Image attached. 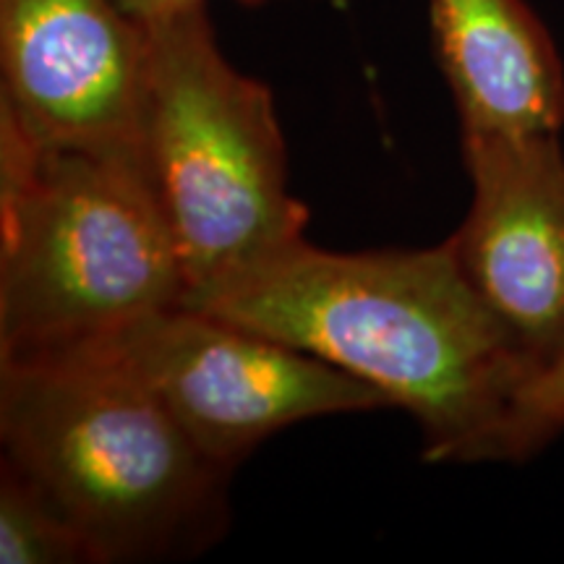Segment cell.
Instances as JSON below:
<instances>
[{
	"label": "cell",
	"mask_w": 564,
	"mask_h": 564,
	"mask_svg": "<svg viewBox=\"0 0 564 564\" xmlns=\"http://www.w3.org/2000/svg\"><path fill=\"white\" fill-rule=\"evenodd\" d=\"M436 61L463 133L533 137L564 126V66L525 0H426Z\"/></svg>",
	"instance_id": "cell-8"
},
{
	"label": "cell",
	"mask_w": 564,
	"mask_h": 564,
	"mask_svg": "<svg viewBox=\"0 0 564 564\" xmlns=\"http://www.w3.org/2000/svg\"><path fill=\"white\" fill-rule=\"evenodd\" d=\"M186 293L139 154L42 147L0 112V358L105 343Z\"/></svg>",
	"instance_id": "cell-3"
},
{
	"label": "cell",
	"mask_w": 564,
	"mask_h": 564,
	"mask_svg": "<svg viewBox=\"0 0 564 564\" xmlns=\"http://www.w3.org/2000/svg\"><path fill=\"white\" fill-rule=\"evenodd\" d=\"M147 24L152 91L141 162L192 303L306 241L308 212L288 192L272 89L225 58L207 3Z\"/></svg>",
	"instance_id": "cell-4"
},
{
	"label": "cell",
	"mask_w": 564,
	"mask_h": 564,
	"mask_svg": "<svg viewBox=\"0 0 564 564\" xmlns=\"http://www.w3.org/2000/svg\"><path fill=\"white\" fill-rule=\"evenodd\" d=\"M0 562L91 564V549L66 512L17 465L0 468Z\"/></svg>",
	"instance_id": "cell-9"
},
{
	"label": "cell",
	"mask_w": 564,
	"mask_h": 564,
	"mask_svg": "<svg viewBox=\"0 0 564 564\" xmlns=\"http://www.w3.org/2000/svg\"><path fill=\"white\" fill-rule=\"evenodd\" d=\"M105 343L225 474L293 423L390 405L322 358L188 306L147 316Z\"/></svg>",
	"instance_id": "cell-5"
},
{
	"label": "cell",
	"mask_w": 564,
	"mask_h": 564,
	"mask_svg": "<svg viewBox=\"0 0 564 564\" xmlns=\"http://www.w3.org/2000/svg\"><path fill=\"white\" fill-rule=\"evenodd\" d=\"M123 9L131 11L133 17L141 21H158L178 13L183 9H194V6H204L207 0H121ZM236 3L249 6V9H259V6H270L274 0H236Z\"/></svg>",
	"instance_id": "cell-11"
},
{
	"label": "cell",
	"mask_w": 564,
	"mask_h": 564,
	"mask_svg": "<svg viewBox=\"0 0 564 564\" xmlns=\"http://www.w3.org/2000/svg\"><path fill=\"white\" fill-rule=\"evenodd\" d=\"M564 432V352L546 369L533 373L514 398L499 440L497 460L520 463Z\"/></svg>",
	"instance_id": "cell-10"
},
{
	"label": "cell",
	"mask_w": 564,
	"mask_h": 564,
	"mask_svg": "<svg viewBox=\"0 0 564 564\" xmlns=\"http://www.w3.org/2000/svg\"><path fill=\"white\" fill-rule=\"evenodd\" d=\"M463 158L474 199L449 243L533 377L564 352L560 133H463Z\"/></svg>",
	"instance_id": "cell-7"
},
{
	"label": "cell",
	"mask_w": 564,
	"mask_h": 564,
	"mask_svg": "<svg viewBox=\"0 0 564 564\" xmlns=\"http://www.w3.org/2000/svg\"><path fill=\"white\" fill-rule=\"evenodd\" d=\"M188 308L267 335L361 379L419 421L429 463L497 460L531 369L457 264L419 251H322L308 241Z\"/></svg>",
	"instance_id": "cell-1"
},
{
	"label": "cell",
	"mask_w": 564,
	"mask_h": 564,
	"mask_svg": "<svg viewBox=\"0 0 564 564\" xmlns=\"http://www.w3.org/2000/svg\"><path fill=\"white\" fill-rule=\"evenodd\" d=\"M152 30L121 0H0V112L42 147L141 158Z\"/></svg>",
	"instance_id": "cell-6"
},
{
	"label": "cell",
	"mask_w": 564,
	"mask_h": 564,
	"mask_svg": "<svg viewBox=\"0 0 564 564\" xmlns=\"http://www.w3.org/2000/svg\"><path fill=\"white\" fill-rule=\"evenodd\" d=\"M0 440L95 564L165 560L220 533L230 474L108 343L0 358Z\"/></svg>",
	"instance_id": "cell-2"
}]
</instances>
